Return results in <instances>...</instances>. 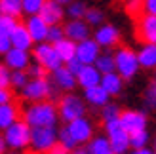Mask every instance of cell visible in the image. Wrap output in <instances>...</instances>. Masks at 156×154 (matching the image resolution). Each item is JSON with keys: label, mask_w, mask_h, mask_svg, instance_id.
Wrapping results in <instances>:
<instances>
[{"label": "cell", "mask_w": 156, "mask_h": 154, "mask_svg": "<svg viewBox=\"0 0 156 154\" xmlns=\"http://www.w3.org/2000/svg\"><path fill=\"white\" fill-rule=\"evenodd\" d=\"M21 120H25L30 128H44V126H57L59 112L57 105L53 101H36L27 103V107L21 110Z\"/></svg>", "instance_id": "1"}, {"label": "cell", "mask_w": 156, "mask_h": 154, "mask_svg": "<svg viewBox=\"0 0 156 154\" xmlns=\"http://www.w3.org/2000/svg\"><path fill=\"white\" fill-rule=\"evenodd\" d=\"M21 99L27 103H36V101H59L61 89L50 80V76L46 78H29V82L19 89Z\"/></svg>", "instance_id": "2"}, {"label": "cell", "mask_w": 156, "mask_h": 154, "mask_svg": "<svg viewBox=\"0 0 156 154\" xmlns=\"http://www.w3.org/2000/svg\"><path fill=\"white\" fill-rule=\"evenodd\" d=\"M57 112H59V120L69 124L74 118L86 116V101L80 95L73 93V91H67L57 101Z\"/></svg>", "instance_id": "3"}, {"label": "cell", "mask_w": 156, "mask_h": 154, "mask_svg": "<svg viewBox=\"0 0 156 154\" xmlns=\"http://www.w3.org/2000/svg\"><path fill=\"white\" fill-rule=\"evenodd\" d=\"M4 139L10 150H25L30 145V126L25 120H15L12 126H8L4 129Z\"/></svg>", "instance_id": "4"}, {"label": "cell", "mask_w": 156, "mask_h": 154, "mask_svg": "<svg viewBox=\"0 0 156 154\" xmlns=\"http://www.w3.org/2000/svg\"><path fill=\"white\" fill-rule=\"evenodd\" d=\"M139 68L141 67H139V61H137V51L126 48V46H120L114 51V71L124 80H131L139 72Z\"/></svg>", "instance_id": "5"}, {"label": "cell", "mask_w": 156, "mask_h": 154, "mask_svg": "<svg viewBox=\"0 0 156 154\" xmlns=\"http://www.w3.org/2000/svg\"><path fill=\"white\" fill-rule=\"evenodd\" d=\"M57 143V128L44 126V128H30V145L29 149L34 154H46Z\"/></svg>", "instance_id": "6"}, {"label": "cell", "mask_w": 156, "mask_h": 154, "mask_svg": "<svg viewBox=\"0 0 156 154\" xmlns=\"http://www.w3.org/2000/svg\"><path fill=\"white\" fill-rule=\"evenodd\" d=\"M30 55H33V61H36L38 65H42L48 72L55 71L57 67L63 65V61H61V57L57 55L55 48H53V44L50 42H38L33 46V50H30Z\"/></svg>", "instance_id": "7"}, {"label": "cell", "mask_w": 156, "mask_h": 154, "mask_svg": "<svg viewBox=\"0 0 156 154\" xmlns=\"http://www.w3.org/2000/svg\"><path fill=\"white\" fill-rule=\"evenodd\" d=\"M105 135L111 141V147L114 154H124L129 150V133L122 128L118 118L105 122Z\"/></svg>", "instance_id": "8"}, {"label": "cell", "mask_w": 156, "mask_h": 154, "mask_svg": "<svg viewBox=\"0 0 156 154\" xmlns=\"http://www.w3.org/2000/svg\"><path fill=\"white\" fill-rule=\"evenodd\" d=\"M91 38L101 46V48L111 50L114 46H118V42H120V29L116 25H112V23H101V25L95 27V30L91 33Z\"/></svg>", "instance_id": "9"}, {"label": "cell", "mask_w": 156, "mask_h": 154, "mask_svg": "<svg viewBox=\"0 0 156 154\" xmlns=\"http://www.w3.org/2000/svg\"><path fill=\"white\" fill-rule=\"evenodd\" d=\"M118 120H120L122 128L126 129L128 133H135V131H141V129H147V124H149L147 112H143V110H133V109L120 110Z\"/></svg>", "instance_id": "10"}, {"label": "cell", "mask_w": 156, "mask_h": 154, "mask_svg": "<svg viewBox=\"0 0 156 154\" xmlns=\"http://www.w3.org/2000/svg\"><path fill=\"white\" fill-rule=\"evenodd\" d=\"M65 126H67V129L71 131V135L74 137V141L78 145H88L90 139L93 137V124H91V120L86 118V116L74 118L73 122H69Z\"/></svg>", "instance_id": "11"}, {"label": "cell", "mask_w": 156, "mask_h": 154, "mask_svg": "<svg viewBox=\"0 0 156 154\" xmlns=\"http://www.w3.org/2000/svg\"><path fill=\"white\" fill-rule=\"evenodd\" d=\"M135 34L143 42L156 44V15L151 13H141L135 23Z\"/></svg>", "instance_id": "12"}, {"label": "cell", "mask_w": 156, "mask_h": 154, "mask_svg": "<svg viewBox=\"0 0 156 154\" xmlns=\"http://www.w3.org/2000/svg\"><path fill=\"white\" fill-rule=\"evenodd\" d=\"M33 61V55L27 50H19V48H12L4 53V65L10 71H27V67Z\"/></svg>", "instance_id": "13"}, {"label": "cell", "mask_w": 156, "mask_h": 154, "mask_svg": "<svg viewBox=\"0 0 156 154\" xmlns=\"http://www.w3.org/2000/svg\"><path fill=\"white\" fill-rule=\"evenodd\" d=\"M63 30H65V36L71 38L73 42H82L86 40V38L91 36V27L86 23L84 19H69L65 25H63Z\"/></svg>", "instance_id": "14"}, {"label": "cell", "mask_w": 156, "mask_h": 154, "mask_svg": "<svg viewBox=\"0 0 156 154\" xmlns=\"http://www.w3.org/2000/svg\"><path fill=\"white\" fill-rule=\"evenodd\" d=\"M99 53H101V46L93 40L91 36L76 44V57L80 59L84 65H93L95 59L99 57Z\"/></svg>", "instance_id": "15"}, {"label": "cell", "mask_w": 156, "mask_h": 154, "mask_svg": "<svg viewBox=\"0 0 156 154\" xmlns=\"http://www.w3.org/2000/svg\"><path fill=\"white\" fill-rule=\"evenodd\" d=\"M50 80L55 84L61 91H73L78 86V84H76V76L69 71L65 65H61V67L55 68V71H51L50 72Z\"/></svg>", "instance_id": "16"}, {"label": "cell", "mask_w": 156, "mask_h": 154, "mask_svg": "<svg viewBox=\"0 0 156 154\" xmlns=\"http://www.w3.org/2000/svg\"><path fill=\"white\" fill-rule=\"evenodd\" d=\"M38 15H40L48 25H61L63 19H65V6L53 2V0H46Z\"/></svg>", "instance_id": "17"}, {"label": "cell", "mask_w": 156, "mask_h": 154, "mask_svg": "<svg viewBox=\"0 0 156 154\" xmlns=\"http://www.w3.org/2000/svg\"><path fill=\"white\" fill-rule=\"evenodd\" d=\"M25 27H27V30H29L30 38L34 40V44L44 42V40H46V34H48V29H50V25L40 17V15H27Z\"/></svg>", "instance_id": "18"}, {"label": "cell", "mask_w": 156, "mask_h": 154, "mask_svg": "<svg viewBox=\"0 0 156 154\" xmlns=\"http://www.w3.org/2000/svg\"><path fill=\"white\" fill-rule=\"evenodd\" d=\"M10 42H12L13 48L27 50V51H30V50H33V46H34V40L30 38L29 30L25 27V23H17V25H15V29L10 33Z\"/></svg>", "instance_id": "19"}, {"label": "cell", "mask_w": 156, "mask_h": 154, "mask_svg": "<svg viewBox=\"0 0 156 154\" xmlns=\"http://www.w3.org/2000/svg\"><path fill=\"white\" fill-rule=\"evenodd\" d=\"M101 76H103V74L97 71L95 65H84L82 71L76 74V84H78L82 89H86V88L97 86V84L101 82Z\"/></svg>", "instance_id": "20"}, {"label": "cell", "mask_w": 156, "mask_h": 154, "mask_svg": "<svg viewBox=\"0 0 156 154\" xmlns=\"http://www.w3.org/2000/svg\"><path fill=\"white\" fill-rule=\"evenodd\" d=\"M84 101L91 107H95V109H101V107H105L111 101V95L101 88V84H97V86H91V88L84 89Z\"/></svg>", "instance_id": "21"}, {"label": "cell", "mask_w": 156, "mask_h": 154, "mask_svg": "<svg viewBox=\"0 0 156 154\" xmlns=\"http://www.w3.org/2000/svg\"><path fill=\"white\" fill-rule=\"evenodd\" d=\"M137 61H139V67L141 68L154 71L156 68V44L143 42L141 48L137 50Z\"/></svg>", "instance_id": "22"}, {"label": "cell", "mask_w": 156, "mask_h": 154, "mask_svg": "<svg viewBox=\"0 0 156 154\" xmlns=\"http://www.w3.org/2000/svg\"><path fill=\"white\" fill-rule=\"evenodd\" d=\"M99 84H101V88H103L111 97L120 95L122 89H124V78H122V76L116 72V71L103 74V76H101V82H99Z\"/></svg>", "instance_id": "23"}, {"label": "cell", "mask_w": 156, "mask_h": 154, "mask_svg": "<svg viewBox=\"0 0 156 154\" xmlns=\"http://www.w3.org/2000/svg\"><path fill=\"white\" fill-rule=\"evenodd\" d=\"M19 107L13 101L0 105V131H4L8 126H12L15 120H19Z\"/></svg>", "instance_id": "24"}, {"label": "cell", "mask_w": 156, "mask_h": 154, "mask_svg": "<svg viewBox=\"0 0 156 154\" xmlns=\"http://www.w3.org/2000/svg\"><path fill=\"white\" fill-rule=\"evenodd\" d=\"M53 48H55L57 55L61 57V61H63V65L67 63V61H71L74 55H76V42H73L71 38H61L59 42L53 44Z\"/></svg>", "instance_id": "25"}, {"label": "cell", "mask_w": 156, "mask_h": 154, "mask_svg": "<svg viewBox=\"0 0 156 154\" xmlns=\"http://www.w3.org/2000/svg\"><path fill=\"white\" fill-rule=\"evenodd\" d=\"M88 150L91 154H114L107 135H93L88 143Z\"/></svg>", "instance_id": "26"}, {"label": "cell", "mask_w": 156, "mask_h": 154, "mask_svg": "<svg viewBox=\"0 0 156 154\" xmlns=\"http://www.w3.org/2000/svg\"><path fill=\"white\" fill-rule=\"evenodd\" d=\"M86 10H88V6H86L84 0H71L65 6V15L69 19H84Z\"/></svg>", "instance_id": "27"}, {"label": "cell", "mask_w": 156, "mask_h": 154, "mask_svg": "<svg viewBox=\"0 0 156 154\" xmlns=\"http://www.w3.org/2000/svg\"><path fill=\"white\" fill-rule=\"evenodd\" d=\"M0 13L12 15V17H21L23 15V6L21 0H0Z\"/></svg>", "instance_id": "28"}, {"label": "cell", "mask_w": 156, "mask_h": 154, "mask_svg": "<svg viewBox=\"0 0 156 154\" xmlns=\"http://www.w3.org/2000/svg\"><path fill=\"white\" fill-rule=\"evenodd\" d=\"M97 67V71L101 74H107V72H112L114 71V53L111 51H105V53H99V57L95 59V63H93Z\"/></svg>", "instance_id": "29"}, {"label": "cell", "mask_w": 156, "mask_h": 154, "mask_svg": "<svg viewBox=\"0 0 156 154\" xmlns=\"http://www.w3.org/2000/svg\"><path fill=\"white\" fill-rule=\"evenodd\" d=\"M149 143H151V133L147 129L129 133V149H143V147H149Z\"/></svg>", "instance_id": "30"}, {"label": "cell", "mask_w": 156, "mask_h": 154, "mask_svg": "<svg viewBox=\"0 0 156 154\" xmlns=\"http://www.w3.org/2000/svg\"><path fill=\"white\" fill-rule=\"evenodd\" d=\"M57 143L59 145H63V147L71 152V150H74L76 147H78V143L74 141V137L71 135V131L67 129V126H63V128H59L57 129Z\"/></svg>", "instance_id": "31"}, {"label": "cell", "mask_w": 156, "mask_h": 154, "mask_svg": "<svg viewBox=\"0 0 156 154\" xmlns=\"http://www.w3.org/2000/svg\"><path fill=\"white\" fill-rule=\"evenodd\" d=\"M84 21L88 23L90 27H99L101 23H105V13L99 8H88L84 15Z\"/></svg>", "instance_id": "32"}, {"label": "cell", "mask_w": 156, "mask_h": 154, "mask_svg": "<svg viewBox=\"0 0 156 154\" xmlns=\"http://www.w3.org/2000/svg\"><path fill=\"white\" fill-rule=\"evenodd\" d=\"M143 103H145L147 109H151V110L156 109V80H152L149 86L145 88V91H143Z\"/></svg>", "instance_id": "33"}, {"label": "cell", "mask_w": 156, "mask_h": 154, "mask_svg": "<svg viewBox=\"0 0 156 154\" xmlns=\"http://www.w3.org/2000/svg\"><path fill=\"white\" fill-rule=\"evenodd\" d=\"M46 0H21L23 15H38Z\"/></svg>", "instance_id": "34"}, {"label": "cell", "mask_w": 156, "mask_h": 154, "mask_svg": "<svg viewBox=\"0 0 156 154\" xmlns=\"http://www.w3.org/2000/svg\"><path fill=\"white\" fill-rule=\"evenodd\" d=\"M27 82H29V74H27V71H12L10 88H13V89H21Z\"/></svg>", "instance_id": "35"}, {"label": "cell", "mask_w": 156, "mask_h": 154, "mask_svg": "<svg viewBox=\"0 0 156 154\" xmlns=\"http://www.w3.org/2000/svg\"><path fill=\"white\" fill-rule=\"evenodd\" d=\"M120 116V109L116 103H111L108 101L105 107H101V118H103V122L107 120H112V118H118Z\"/></svg>", "instance_id": "36"}, {"label": "cell", "mask_w": 156, "mask_h": 154, "mask_svg": "<svg viewBox=\"0 0 156 154\" xmlns=\"http://www.w3.org/2000/svg\"><path fill=\"white\" fill-rule=\"evenodd\" d=\"M61 38H65V30H63V25H50L48 29V34H46V42L50 44H55L59 42Z\"/></svg>", "instance_id": "37"}, {"label": "cell", "mask_w": 156, "mask_h": 154, "mask_svg": "<svg viewBox=\"0 0 156 154\" xmlns=\"http://www.w3.org/2000/svg\"><path fill=\"white\" fill-rule=\"evenodd\" d=\"M17 19L12 17V15H0V33H4V34H10L12 30L15 29V25H17Z\"/></svg>", "instance_id": "38"}, {"label": "cell", "mask_w": 156, "mask_h": 154, "mask_svg": "<svg viewBox=\"0 0 156 154\" xmlns=\"http://www.w3.org/2000/svg\"><path fill=\"white\" fill-rule=\"evenodd\" d=\"M27 74H29V78H46L50 72L42 65H38L36 61H30V65L27 67Z\"/></svg>", "instance_id": "39"}, {"label": "cell", "mask_w": 156, "mask_h": 154, "mask_svg": "<svg viewBox=\"0 0 156 154\" xmlns=\"http://www.w3.org/2000/svg\"><path fill=\"white\" fill-rule=\"evenodd\" d=\"M126 12H128V15L137 19L139 15L143 13V0H128L126 2Z\"/></svg>", "instance_id": "40"}, {"label": "cell", "mask_w": 156, "mask_h": 154, "mask_svg": "<svg viewBox=\"0 0 156 154\" xmlns=\"http://www.w3.org/2000/svg\"><path fill=\"white\" fill-rule=\"evenodd\" d=\"M10 80H12V71L4 63H0V86L10 88Z\"/></svg>", "instance_id": "41"}, {"label": "cell", "mask_w": 156, "mask_h": 154, "mask_svg": "<svg viewBox=\"0 0 156 154\" xmlns=\"http://www.w3.org/2000/svg\"><path fill=\"white\" fill-rule=\"evenodd\" d=\"M65 67H67V68H69V71H71V72H73V74L76 76L78 72H80V71H82V67H84V63H82V61H80V59H78L76 55H74V57H73L71 61H67V63H65Z\"/></svg>", "instance_id": "42"}, {"label": "cell", "mask_w": 156, "mask_h": 154, "mask_svg": "<svg viewBox=\"0 0 156 154\" xmlns=\"http://www.w3.org/2000/svg\"><path fill=\"white\" fill-rule=\"evenodd\" d=\"M10 101H13V91H12V88H2V86H0V105L10 103Z\"/></svg>", "instance_id": "43"}, {"label": "cell", "mask_w": 156, "mask_h": 154, "mask_svg": "<svg viewBox=\"0 0 156 154\" xmlns=\"http://www.w3.org/2000/svg\"><path fill=\"white\" fill-rule=\"evenodd\" d=\"M12 48V42H10V34H4L0 33V55H4V53Z\"/></svg>", "instance_id": "44"}, {"label": "cell", "mask_w": 156, "mask_h": 154, "mask_svg": "<svg viewBox=\"0 0 156 154\" xmlns=\"http://www.w3.org/2000/svg\"><path fill=\"white\" fill-rule=\"evenodd\" d=\"M143 13L156 15V0H143Z\"/></svg>", "instance_id": "45"}, {"label": "cell", "mask_w": 156, "mask_h": 154, "mask_svg": "<svg viewBox=\"0 0 156 154\" xmlns=\"http://www.w3.org/2000/svg\"><path fill=\"white\" fill-rule=\"evenodd\" d=\"M46 154H69V150L63 147V145H59V143H55V145H53V147L48 150V152H46Z\"/></svg>", "instance_id": "46"}, {"label": "cell", "mask_w": 156, "mask_h": 154, "mask_svg": "<svg viewBox=\"0 0 156 154\" xmlns=\"http://www.w3.org/2000/svg\"><path fill=\"white\" fill-rule=\"evenodd\" d=\"M69 154H91V152L88 150V147H84V145H78V147H76L74 150H71Z\"/></svg>", "instance_id": "47"}, {"label": "cell", "mask_w": 156, "mask_h": 154, "mask_svg": "<svg viewBox=\"0 0 156 154\" xmlns=\"http://www.w3.org/2000/svg\"><path fill=\"white\" fill-rule=\"evenodd\" d=\"M129 154H154V150H151L149 147H143V149H131Z\"/></svg>", "instance_id": "48"}, {"label": "cell", "mask_w": 156, "mask_h": 154, "mask_svg": "<svg viewBox=\"0 0 156 154\" xmlns=\"http://www.w3.org/2000/svg\"><path fill=\"white\" fill-rule=\"evenodd\" d=\"M8 150V145H6V139H4V135H0V154H6Z\"/></svg>", "instance_id": "49"}, {"label": "cell", "mask_w": 156, "mask_h": 154, "mask_svg": "<svg viewBox=\"0 0 156 154\" xmlns=\"http://www.w3.org/2000/svg\"><path fill=\"white\" fill-rule=\"evenodd\" d=\"M53 2H57V4H61V6H67L71 0H53Z\"/></svg>", "instance_id": "50"}, {"label": "cell", "mask_w": 156, "mask_h": 154, "mask_svg": "<svg viewBox=\"0 0 156 154\" xmlns=\"http://www.w3.org/2000/svg\"><path fill=\"white\" fill-rule=\"evenodd\" d=\"M6 154H21V152H19V150H8Z\"/></svg>", "instance_id": "51"}, {"label": "cell", "mask_w": 156, "mask_h": 154, "mask_svg": "<svg viewBox=\"0 0 156 154\" xmlns=\"http://www.w3.org/2000/svg\"><path fill=\"white\" fill-rule=\"evenodd\" d=\"M152 150L156 152V139H154V143H152Z\"/></svg>", "instance_id": "52"}, {"label": "cell", "mask_w": 156, "mask_h": 154, "mask_svg": "<svg viewBox=\"0 0 156 154\" xmlns=\"http://www.w3.org/2000/svg\"><path fill=\"white\" fill-rule=\"evenodd\" d=\"M154 80H156V68H154Z\"/></svg>", "instance_id": "53"}, {"label": "cell", "mask_w": 156, "mask_h": 154, "mask_svg": "<svg viewBox=\"0 0 156 154\" xmlns=\"http://www.w3.org/2000/svg\"><path fill=\"white\" fill-rule=\"evenodd\" d=\"M124 154H128V152H124Z\"/></svg>", "instance_id": "54"}, {"label": "cell", "mask_w": 156, "mask_h": 154, "mask_svg": "<svg viewBox=\"0 0 156 154\" xmlns=\"http://www.w3.org/2000/svg\"><path fill=\"white\" fill-rule=\"evenodd\" d=\"M0 15H2V13H0Z\"/></svg>", "instance_id": "55"}, {"label": "cell", "mask_w": 156, "mask_h": 154, "mask_svg": "<svg viewBox=\"0 0 156 154\" xmlns=\"http://www.w3.org/2000/svg\"><path fill=\"white\" fill-rule=\"evenodd\" d=\"M154 154H156V152H154Z\"/></svg>", "instance_id": "56"}, {"label": "cell", "mask_w": 156, "mask_h": 154, "mask_svg": "<svg viewBox=\"0 0 156 154\" xmlns=\"http://www.w3.org/2000/svg\"><path fill=\"white\" fill-rule=\"evenodd\" d=\"M33 154H34V152H33Z\"/></svg>", "instance_id": "57"}]
</instances>
